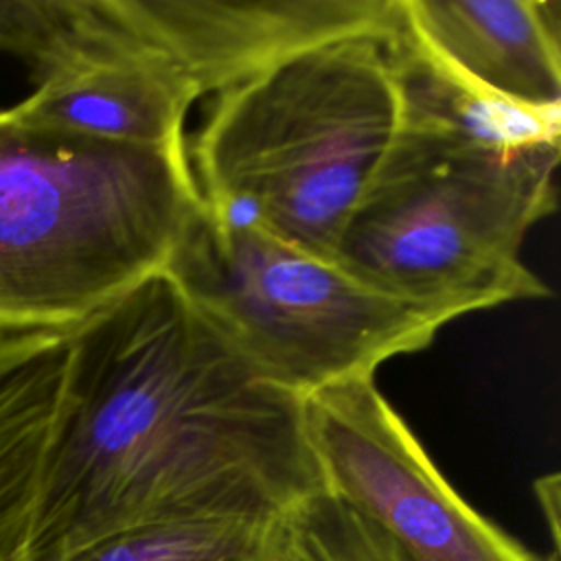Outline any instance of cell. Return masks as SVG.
<instances>
[{
    "label": "cell",
    "mask_w": 561,
    "mask_h": 561,
    "mask_svg": "<svg viewBox=\"0 0 561 561\" xmlns=\"http://www.w3.org/2000/svg\"><path fill=\"white\" fill-rule=\"evenodd\" d=\"M0 50L26 61L33 123L131 145L184 142L199 92L123 15L118 0H0Z\"/></svg>",
    "instance_id": "8992f818"
},
{
    "label": "cell",
    "mask_w": 561,
    "mask_h": 561,
    "mask_svg": "<svg viewBox=\"0 0 561 561\" xmlns=\"http://www.w3.org/2000/svg\"><path fill=\"white\" fill-rule=\"evenodd\" d=\"M199 96L217 94L324 42L386 33L397 0H118Z\"/></svg>",
    "instance_id": "ba28073f"
},
{
    "label": "cell",
    "mask_w": 561,
    "mask_h": 561,
    "mask_svg": "<svg viewBox=\"0 0 561 561\" xmlns=\"http://www.w3.org/2000/svg\"><path fill=\"white\" fill-rule=\"evenodd\" d=\"M305 423L322 489L412 561H541L456 493L375 377L311 394Z\"/></svg>",
    "instance_id": "52a82bcc"
},
{
    "label": "cell",
    "mask_w": 561,
    "mask_h": 561,
    "mask_svg": "<svg viewBox=\"0 0 561 561\" xmlns=\"http://www.w3.org/2000/svg\"><path fill=\"white\" fill-rule=\"evenodd\" d=\"M561 145H500L401 121L342 226L333 261L445 322L550 289L522 261L528 230L557 208Z\"/></svg>",
    "instance_id": "277c9868"
},
{
    "label": "cell",
    "mask_w": 561,
    "mask_h": 561,
    "mask_svg": "<svg viewBox=\"0 0 561 561\" xmlns=\"http://www.w3.org/2000/svg\"><path fill=\"white\" fill-rule=\"evenodd\" d=\"M320 489L305 401L160 272L68 329L26 561H68L160 522L272 517Z\"/></svg>",
    "instance_id": "6da1fadb"
},
{
    "label": "cell",
    "mask_w": 561,
    "mask_h": 561,
    "mask_svg": "<svg viewBox=\"0 0 561 561\" xmlns=\"http://www.w3.org/2000/svg\"><path fill=\"white\" fill-rule=\"evenodd\" d=\"M276 515H210L140 526L68 561H261Z\"/></svg>",
    "instance_id": "8fae6325"
},
{
    "label": "cell",
    "mask_w": 561,
    "mask_h": 561,
    "mask_svg": "<svg viewBox=\"0 0 561 561\" xmlns=\"http://www.w3.org/2000/svg\"><path fill=\"white\" fill-rule=\"evenodd\" d=\"M386 33L305 48L213 94L188 158L213 219L333 261L401 129Z\"/></svg>",
    "instance_id": "3957f363"
},
{
    "label": "cell",
    "mask_w": 561,
    "mask_h": 561,
    "mask_svg": "<svg viewBox=\"0 0 561 561\" xmlns=\"http://www.w3.org/2000/svg\"><path fill=\"white\" fill-rule=\"evenodd\" d=\"M261 561H412L383 530L348 504L313 491L283 508Z\"/></svg>",
    "instance_id": "7c38bea8"
},
{
    "label": "cell",
    "mask_w": 561,
    "mask_h": 561,
    "mask_svg": "<svg viewBox=\"0 0 561 561\" xmlns=\"http://www.w3.org/2000/svg\"><path fill=\"white\" fill-rule=\"evenodd\" d=\"M66 362L68 331L0 335V561H26Z\"/></svg>",
    "instance_id": "30bf717a"
},
{
    "label": "cell",
    "mask_w": 561,
    "mask_h": 561,
    "mask_svg": "<svg viewBox=\"0 0 561 561\" xmlns=\"http://www.w3.org/2000/svg\"><path fill=\"white\" fill-rule=\"evenodd\" d=\"M412 39L467 88L561 112L559 0H399Z\"/></svg>",
    "instance_id": "9c48e42d"
},
{
    "label": "cell",
    "mask_w": 561,
    "mask_h": 561,
    "mask_svg": "<svg viewBox=\"0 0 561 561\" xmlns=\"http://www.w3.org/2000/svg\"><path fill=\"white\" fill-rule=\"evenodd\" d=\"M180 294L274 386L298 399L375 377L447 324L261 230L188 217L164 270Z\"/></svg>",
    "instance_id": "5b68a950"
},
{
    "label": "cell",
    "mask_w": 561,
    "mask_h": 561,
    "mask_svg": "<svg viewBox=\"0 0 561 561\" xmlns=\"http://www.w3.org/2000/svg\"><path fill=\"white\" fill-rule=\"evenodd\" d=\"M197 204L186 142H118L0 110V335L68 331L160 274Z\"/></svg>",
    "instance_id": "7a4b0ae2"
},
{
    "label": "cell",
    "mask_w": 561,
    "mask_h": 561,
    "mask_svg": "<svg viewBox=\"0 0 561 561\" xmlns=\"http://www.w3.org/2000/svg\"><path fill=\"white\" fill-rule=\"evenodd\" d=\"M535 493L541 502L543 515L548 517L550 533H552L550 537L554 541V548H559V476L552 473V476L539 478L535 482Z\"/></svg>",
    "instance_id": "4fadbf2b"
}]
</instances>
